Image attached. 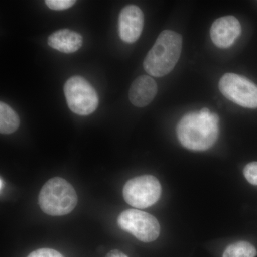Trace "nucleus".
<instances>
[{"label":"nucleus","instance_id":"obj_7","mask_svg":"<svg viewBox=\"0 0 257 257\" xmlns=\"http://www.w3.org/2000/svg\"><path fill=\"white\" fill-rule=\"evenodd\" d=\"M219 90L225 97L243 107L257 108V85L243 76L226 73L221 77Z\"/></svg>","mask_w":257,"mask_h":257},{"label":"nucleus","instance_id":"obj_9","mask_svg":"<svg viewBox=\"0 0 257 257\" xmlns=\"http://www.w3.org/2000/svg\"><path fill=\"white\" fill-rule=\"evenodd\" d=\"M241 32V26L239 20L229 15L214 22L211 25L210 36L216 47L226 49L233 45Z\"/></svg>","mask_w":257,"mask_h":257},{"label":"nucleus","instance_id":"obj_1","mask_svg":"<svg viewBox=\"0 0 257 257\" xmlns=\"http://www.w3.org/2000/svg\"><path fill=\"white\" fill-rule=\"evenodd\" d=\"M219 116L214 113L204 116L200 112H189L177 125L179 142L185 148L194 151L209 150L219 136Z\"/></svg>","mask_w":257,"mask_h":257},{"label":"nucleus","instance_id":"obj_16","mask_svg":"<svg viewBox=\"0 0 257 257\" xmlns=\"http://www.w3.org/2000/svg\"><path fill=\"white\" fill-rule=\"evenodd\" d=\"M28 257H64L56 250L52 248H40L32 251Z\"/></svg>","mask_w":257,"mask_h":257},{"label":"nucleus","instance_id":"obj_3","mask_svg":"<svg viewBox=\"0 0 257 257\" xmlns=\"http://www.w3.org/2000/svg\"><path fill=\"white\" fill-rule=\"evenodd\" d=\"M39 204L45 214L63 216L73 210L77 204V195L65 179L55 177L47 181L39 194Z\"/></svg>","mask_w":257,"mask_h":257},{"label":"nucleus","instance_id":"obj_2","mask_svg":"<svg viewBox=\"0 0 257 257\" xmlns=\"http://www.w3.org/2000/svg\"><path fill=\"white\" fill-rule=\"evenodd\" d=\"M182 37L177 32L165 30L144 60V69L155 77L167 75L175 68L182 52Z\"/></svg>","mask_w":257,"mask_h":257},{"label":"nucleus","instance_id":"obj_5","mask_svg":"<svg viewBox=\"0 0 257 257\" xmlns=\"http://www.w3.org/2000/svg\"><path fill=\"white\" fill-rule=\"evenodd\" d=\"M162 186L156 177L140 176L130 179L123 189L125 202L132 207L145 209L154 205L160 199Z\"/></svg>","mask_w":257,"mask_h":257},{"label":"nucleus","instance_id":"obj_14","mask_svg":"<svg viewBox=\"0 0 257 257\" xmlns=\"http://www.w3.org/2000/svg\"><path fill=\"white\" fill-rule=\"evenodd\" d=\"M45 4L52 10H64L72 8L76 3L74 0H46Z\"/></svg>","mask_w":257,"mask_h":257},{"label":"nucleus","instance_id":"obj_6","mask_svg":"<svg viewBox=\"0 0 257 257\" xmlns=\"http://www.w3.org/2000/svg\"><path fill=\"white\" fill-rule=\"evenodd\" d=\"M117 222L121 229L143 242H152L160 236V223L155 216L145 211L127 209L120 214Z\"/></svg>","mask_w":257,"mask_h":257},{"label":"nucleus","instance_id":"obj_11","mask_svg":"<svg viewBox=\"0 0 257 257\" xmlns=\"http://www.w3.org/2000/svg\"><path fill=\"white\" fill-rule=\"evenodd\" d=\"M48 45L63 53H73L82 46L83 38L80 34L64 29L53 32L48 37Z\"/></svg>","mask_w":257,"mask_h":257},{"label":"nucleus","instance_id":"obj_8","mask_svg":"<svg viewBox=\"0 0 257 257\" xmlns=\"http://www.w3.org/2000/svg\"><path fill=\"white\" fill-rule=\"evenodd\" d=\"M144 14L135 5H130L121 10L118 20L120 38L126 43H134L140 38L144 27Z\"/></svg>","mask_w":257,"mask_h":257},{"label":"nucleus","instance_id":"obj_13","mask_svg":"<svg viewBox=\"0 0 257 257\" xmlns=\"http://www.w3.org/2000/svg\"><path fill=\"white\" fill-rule=\"evenodd\" d=\"M256 248L248 241H240L229 245L225 249L222 257H255Z\"/></svg>","mask_w":257,"mask_h":257},{"label":"nucleus","instance_id":"obj_4","mask_svg":"<svg viewBox=\"0 0 257 257\" xmlns=\"http://www.w3.org/2000/svg\"><path fill=\"white\" fill-rule=\"evenodd\" d=\"M64 95L70 110L78 115H89L99 105V96L90 83L79 76L67 79L64 87Z\"/></svg>","mask_w":257,"mask_h":257},{"label":"nucleus","instance_id":"obj_10","mask_svg":"<svg viewBox=\"0 0 257 257\" xmlns=\"http://www.w3.org/2000/svg\"><path fill=\"white\" fill-rule=\"evenodd\" d=\"M158 87L155 79L150 76L138 77L130 87L128 98L132 104L138 107L150 104L157 95Z\"/></svg>","mask_w":257,"mask_h":257},{"label":"nucleus","instance_id":"obj_12","mask_svg":"<svg viewBox=\"0 0 257 257\" xmlns=\"http://www.w3.org/2000/svg\"><path fill=\"white\" fill-rule=\"evenodd\" d=\"M20 120L16 111L6 103L0 102V132L5 135L15 133L19 128Z\"/></svg>","mask_w":257,"mask_h":257},{"label":"nucleus","instance_id":"obj_17","mask_svg":"<svg viewBox=\"0 0 257 257\" xmlns=\"http://www.w3.org/2000/svg\"><path fill=\"white\" fill-rule=\"evenodd\" d=\"M106 257H128L125 253L117 249L111 250L106 254Z\"/></svg>","mask_w":257,"mask_h":257},{"label":"nucleus","instance_id":"obj_15","mask_svg":"<svg viewBox=\"0 0 257 257\" xmlns=\"http://www.w3.org/2000/svg\"><path fill=\"white\" fill-rule=\"evenodd\" d=\"M243 175L250 184L257 186V162L248 163L243 169Z\"/></svg>","mask_w":257,"mask_h":257},{"label":"nucleus","instance_id":"obj_18","mask_svg":"<svg viewBox=\"0 0 257 257\" xmlns=\"http://www.w3.org/2000/svg\"><path fill=\"white\" fill-rule=\"evenodd\" d=\"M1 182V190H2V189H3V179H1V182Z\"/></svg>","mask_w":257,"mask_h":257}]
</instances>
